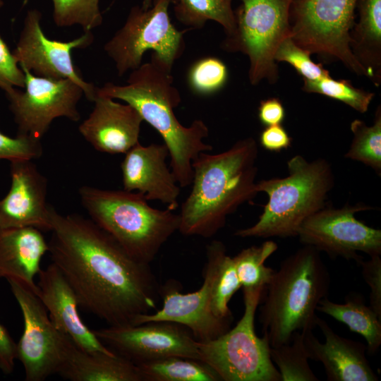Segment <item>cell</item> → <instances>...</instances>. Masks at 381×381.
Listing matches in <instances>:
<instances>
[{
	"label": "cell",
	"mask_w": 381,
	"mask_h": 381,
	"mask_svg": "<svg viewBox=\"0 0 381 381\" xmlns=\"http://www.w3.org/2000/svg\"><path fill=\"white\" fill-rule=\"evenodd\" d=\"M52 262L75 292L79 306L109 326L133 325L155 310L159 286L150 265L136 260L90 218L62 214L51 205Z\"/></svg>",
	"instance_id": "1"
},
{
	"label": "cell",
	"mask_w": 381,
	"mask_h": 381,
	"mask_svg": "<svg viewBox=\"0 0 381 381\" xmlns=\"http://www.w3.org/2000/svg\"><path fill=\"white\" fill-rule=\"evenodd\" d=\"M172 68L154 52L150 60L131 71L126 85L106 83L97 92L112 99H119L133 106L161 135L167 147L171 169L181 188L191 185L193 162L203 152L212 150L204 140L209 128L201 119L189 126L177 119L174 109L181 102L179 90L174 85Z\"/></svg>",
	"instance_id": "2"
},
{
	"label": "cell",
	"mask_w": 381,
	"mask_h": 381,
	"mask_svg": "<svg viewBox=\"0 0 381 381\" xmlns=\"http://www.w3.org/2000/svg\"><path fill=\"white\" fill-rule=\"evenodd\" d=\"M258 149L251 137L218 154L200 153L193 162L192 188L181 206L179 231L210 238L229 215L258 194Z\"/></svg>",
	"instance_id": "3"
},
{
	"label": "cell",
	"mask_w": 381,
	"mask_h": 381,
	"mask_svg": "<svg viewBox=\"0 0 381 381\" xmlns=\"http://www.w3.org/2000/svg\"><path fill=\"white\" fill-rule=\"evenodd\" d=\"M329 286V273L315 248L305 245L282 262L260 302L259 320L271 347L316 327L317 307Z\"/></svg>",
	"instance_id": "4"
},
{
	"label": "cell",
	"mask_w": 381,
	"mask_h": 381,
	"mask_svg": "<svg viewBox=\"0 0 381 381\" xmlns=\"http://www.w3.org/2000/svg\"><path fill=\"white\" fill-rule=\"evenodd\" d=\"M78 194L90 219L140 262L150 265L179 231V214L151 207L140 193L83 186Z\"/></svg>",
	"instance_id": "5"
},
{
	"label": "cell",
	"mask_w": 381,
	"mask_h": 381,
	"mask_svg": "<svg viewBox=\"0 0 381 381\" xmlns=\"http://www.w3.org/2000/svg\"><path fill=\"white\" fill-rule=\"evenodd\" d=\"M289 175L256 182V190L267 195L268 201L258 222L237 230L241 238L297 236L301 224L325 207L334 183L330 164L324 159L309 162L300 155L287 162Z\"/></svg>",
	"instance_id": "6"
},
{
	"label": "cell",
	"mask_w": 381,
	"mask_h": 381,
	"mask_svg": "<svg viewBox=\"0 0 381 381\" xmlns=\"http://www.w3.org/2000/svg\"><path fill=\"white\" fill-rule=\"evenodd\" d=\"M244 312L236 325L214 339L198 341L200 360L223 381H281L268 337L257 336L255 316L265 288L243 289Z\"/></svg>",
	"instance_id": "7"
},
{
	"label": "cell",
	"mask_w": 381,
	"mask_h": 381,
	"mask_svg": "<svg viewBox=\"0 0 381 381\" xmlns=\"http://www.w3.org/2000/svg\"><path fill=\"white\" fill-rule=\"evenodd\" d=\"M240 1V6L234 11L235 29L226 35L221 47L226 52H240L248 58L251 85L265 80L275 83L279 73L274 54L282 42L291 37L293 0Z\"/></svg>",
	"instance_id": "8"
},
{
	"label": "cell",
	"mask_w": 381,
	"mask_h": 381,
	"mask_svg": "<svg viewBox=\"0 0 381 381\" xmlns=\"http://www.w3.org/2000/svg\"><path fill=\"white\" fill-rule=\"evenodd\" d=\"M171 0H152L147 9L133 7L123 25L104 46L119 76L138 68L148 50L170 67L186 49L184 34L172 24L169 14Z\"/></svg>",
	"instance_id": "9"
},
{
	"label": "cell",
	"mask_w": 381,
	"mask_h": 381,
	"mask_svg": "<svg viewBox=\"0 0 381 381\" xmlns=\"http://www.w3.org/2000/svg\"><path fill=\"white\" fill-rule=\"evenodd\" d=\"M358 1L293 0L291 37L310 54L333 58L354 73L368 77L350 48Z\"/></svg>",
	"instance_id": "10"
},
{
	"label": "cell",
	"mask_w": 381,
	"mask_h": 381,
	"mask_svg": "<svg viewBox=\"0 0 381 381\" xmlns=\"http://www.w3.org/2000/svg\"><path fill=\"white\" fill-rule=\"evenodd\" d=\"M21 69L25 74L24 90L13 87L5 92L17 134L40 140L56 118L80 120L78 104L84 91L78 83L70 79L36 76Z\"/></svg>",
	"instance_id": "11"
},
{
	"label": "cell",
	"mask_w": 381,
	"mask_h": 381,
	"mask_svg": "<svg viewBox=\"0 0 381 381\" xmlns=\"http://www.w3.org/2000/svg\"><path fill=\"white\" fill-rule=\"evenodd\" d=\"M7 281L23 318V332L16 343L17 359L26 381L44 380L58 373L68 336L54 325L34 291L18 280Z\"/></svg>",
	"instance_id": "12"
},
{
	"label": "cell",
	"mask_w": 381,
	"mask_h": 381,
	"mask_svg": "<svg viewBox=\"0 0 381 381\" xmlns=\"http://www.w3.org/2000/svg\"><path fill=\"white\" fill-rule=\"evenodd\" d=\"M372 207L363 204L346 205L341 208L325 207L308 217L300 226L297 236L306 246L323 251L331 258L363 259L358 253L381 255V231L358 220L355 214Z\"/></svg>",
	"instance_id": "13"
},
{
	"label": "cell",
	"mask_w": 381,
	"mask_h": 381,
	"mask_svg": "<svg viewBox=\"0 0 381 381\" xmlns=\"http://www.w3.org/2000/svg\"><path fill=\"white\" fill-rule=\"evenodd\" d=\"M42 15L36 9L28 11L13 54L21 68L36 76L52 79H70L83 90L84 95L93 102L97 89L86 82L75 66L72 51L89 47L94 40L91 31L68 42L49 39L44 33L40 20Z\"/></svg>",
	"instance_id": "14"
},
{
	"label": "cell",
	"mask_w": 381,
	"mask_h": 381,
	"mask_svg": "<svg viewBox=\"0 0 381 381\" xmlns=\"http://www.w3.org/2000/svg\"><path fill=\"white\" fill-rule=\"evenodd\" d=\"M93 331L110 350L135 365L169 356L200 360L198 341L188 329L177 323L150 322Z\"/></svg>",
	"instance_id": "15"
},
{
	"label": "cell",
	"mask_w": 381,
	"mask_h": 381,
	"mask_svg": "<svg viewBox=\"0 0 381 381\" xmlns=\"http://www.w3.org/2000/svg\"><path fill=\"white\" fill-rule=\"evenodd\" d=\"M11 186L0 200V227H32L50 231L48 181L32 159L10 162Z\"/></svg>",
	"instance_id": "16"
},
{
	"label": "cell",
	"mask_w": 381,
	"mask_h": 381,
	"mask_svg": "<svg viewBox=\"0 0 381 381\" xmlns=\"http://www.w3.org/2000/svg\"><path fill=\"white\" fill-rule=\"evenodd\" d=\"M159 294L162 308L138 315L133 325L158 321L177 323L188 329L200 342L214 339L230 329L233 320L219 318L212 311L210 286L205 277L201 287L194 292L183 294L176 282H169L159 289Z\"/></svg>",
	"instance_id": "17"
},
{
	"label": "cell",
	"mask_w": 381,
	"mask_h": 381,
	"mask_svg": "<svg viewBox=\"0 0 381 381\" xmlns=\"http://www.w3.org/2000/svg\"><path fill=\"white\" fill-rule=\"evenodd\" d=\"M166 145L137 143L125 153L121 164L123 190L138 192L149 200H158L175 211L181 193L174 174L166 163Z\"/></svg>",
	"instance_id": "18"
},
{
	"label": "cell",
	"mask_w": 381,
	"mask_h": 381,
	"mask_svg": "<svg viewBox=\"0 0 381 381\" xmlns=\"http://www.w3.org/2000/svg\"><path fill=\"white\" fill-rule=\"evenodd\" d=\"M94 107L79 126L81 135L96 150L125 154L139 143L143 120L129 104H121L97 92Z\"/></svg>",
	"instance_id": "19"
},
{
	"label": "cell",
	"mask_w": 381,
	"mask_h": 381,
	"mask_svg": "<svg viewBox=\"0 0 381 381\" xmlns=\"http://www.w3.org/2000/svg\"><path fill=\"white\" fill-rule=\"evenodd\" d=\"M37 276L38 297L54 325L84 351L116 354L83 322L75 292L59 269L52 262Z\"/></svg>",
	"instance_id": "20"
},
{
	"label": "cell",
	"mask_w": 381,
	"mask_h": 381,
	"mask_svg": "<svg viewBox=\"0 0 381 381\" xmlns=\"http://www.w3.org/2000/svg\"><path fill=\"white\" fill-rule=\"evenodd\" d=\"M316 326L325 337L320 342L313 330L303 331L309 359L320 362L329 381H377V375L366 357V346L337 334L318 318Z\"/></svg>",
	"instance_id": "21"
},
{
	"label": "cell",
	"mask_w": 381,
	"mask_h": 381,
	"mask_svg": "<svg viewBox=\"0 0 381 381\" xmlns=\"http://www.w3.org/2000/svg\"><path fill=\"white\" fill-rule=\"evenodd\" d=\"M48 250V242L39 229L0 227V279L18 280L38 296L35 277Z\"/></svg>",
	"instance_id": "22"
},
{
	"label": "cell",
	"mask_w": 381,
	"mask_h": 381,
	"mask_svg": "<svg viewBox=\"0 0 381 381\" xmlns=\"http://www.w3.org/2000/svg\"><path fill=\"white\" fill-rule=\"evenodd\" d=\"M57 374L71 381H143L133 363L117 354L84 351L69 337Z\"/></svg>",
	"instance_id": "23"
},
{
	"label": "cell",
	"mask_w": 381,
	"mask_h": 381,
	"mask_svg": "<svg viewBox=\"0 0 381 381\" xmlns=\"http://www.w3.org/2000/svg\"><path fill=\"white\" fill-rule=\"evenodd\" d=\"M358 18L350 32V48L367 72L368 78L379 86L381 83V0H358Z\"/></svg>",
	"instance_id": "24"
},
{
	"label": "cell",
	"mask_w": 381,
	"mask_h": 381,
	"mask_svg": "<svg viewBox=\"0 0 381 381\" xmlns=\"http://www.w3.org/2000/svg\"><path fill=\"white\" fill-rule=\"evenodd\" d=\"M206 257L203 277L209 282L212 311L219 318L233 320L228 304L241 288L233 258L224 243L217 240L207 246Z\"/></svg>",
	"instance_id": "25"
},
{
	"label": "cell",
	"mask_w": 381,
	"mask_h": 381,
	"mask_svg": "<svg viewBox=\"0 0 381 381\" xmlns=\"http://www.w3.org/2000/svg\"><path fill=\"white\" fill-rule=\"evenodd\" d=\"M317 310L346 325L349 330L362 336L366 341L368 353H375L381 345V318L365 305L360 294H349L345 302L338 303L327 297L322 299Z\"/></svg>",
	"instance_id": "26"
},
{
	"label": "cell",
	"mask_w": 381,
	"mask_h": 381,
	"mask_svg": "<svg viewBox=\"0 0 381 381\" xmlns=\"http://www.w3.org/2000/svg\"><path fill=\"white\" fill-rule=\"evenodd\" d=\"M143 381H222L205 362L169 356L136 365Z\"/></svg>",
	"instance_id": "27"
},
{
	"label": "cell",
	"mask_w": 381,
	"mask_h": 381,
	"mask_svg": "<svg viewBox=\"0 0 381 381\" xmlns=\"http://www.w3.org/2000/svg\"><path fill=\"white\" fill-rule=\"evenodd\" d=\"M233 0H171L176 18L188 29H201L209 20L219 24L226 35L236 25Z\"/></svg>",
	"instance_id": "28"
},
{
	"label": "cell",
	"mask_w": 381,
	"mask_h": 381,
	"mask_svg": "<svg viewBox=\"0 0 381 381\" xmlns=\"http://www.w3.org/2000/svg\"><path fill=\"white\" fill-rule=\"evenodd\" d=\"M277 248L275 242L267 241L260 246L244 248L232 258L241 288L266 289L275 270L265 262Z\"/></svg>",
	"instance_id": "29"
},
{
	"label": "cell",
	"mask_w": 381,
	"mask_h": 381,
	"mask_svg": "<svg viewBox=\"0 0 381 381\" xmlns=\"http://www.w3.org/2000/svg\"><path fill=\"white\" fill-rule=\"evenodd\" d=\"M353 139L344 157L363 163L381 174V108L377 107L374 123L368 126L360 119L351 123Z\"/></svg>",
	"instance_id": "30"
},
{
	"label": "cell",
	"mask_w": 381,
	"mask_h": 381,
	"mask_svg": "<svg viewBox=\"0 0 381 381\" xmlns=\"http://www.w3.org/2000/svg\"><path fill=\"white\" fill-rule=\"evenodd\" d=\"M270 357L277 366L281 381H318L308 363L303 332H297L290 342L270 346Z\"/></svg>",
	"instance_id": "31"
},
{
	"label": "cell",
	"mask_w": 381,
	"mask_h": 381,
	"mask_svg": "<svg viewBox=\"0 0 381 381\" xmlns=\"http://www.w3.org/2000/svg\"><path fill=\"white\" fill-rule=\"evenodd\" d=\"M302 89L340 101L360 113L368 110L375 96L373 92L354 87L349 80H335L331 76L317 80H303Z\"/></svg>",
	"instance_id": "32"
},
{
	"label": "cell",
	"mask_w": 381,
	"mask_h": 381,
	"mask_svg": "<svg viewBox=\"0 0 381 381\" xmlns=\"http://www.w3.org/2000/svg\"><path fill=\"white\" fill-rule=\"evenodd\" d=\"M53 20L58 27L80 25L84 32L100 26L99 0H52Z\"/></svg>",
	"instance_id": "33"
},
{
	"label": "cell",
	"mask_w": 381,
	"mask_h": 381,
	"mask_svg": "<svg viewBox=\"0 0 381 381\" xmlns=\"http://www.w3.org/2000/svg\"><path fill=\"white\" fill-rule=\"evenodd\" d=\"M228 70L224 62L208 56L195 61L188 74L190 88L196 94L208 95L221 90L226 83Z\"/></svg>",
	"instance_id": "34"
},
{
	"label": "cell",
	"mask_w": 381,
	"mask_h": 381,
	"mask_svg": "<svg viewBox=\"0 0 381 381\" xmlns=\"http://www.w3.org/2000/svg\"><path fill=\"white\" fill-rule=\"evenodd\" d=\"M310 54L298 46L288 37L278 47L274 60L277 62L289 64L303 80H317L331 76L328 70L321 64L315 63L310 58Z\"/></svg>",
	"instance_id": "35"
},
{
	"label": "cell",
	"mask_w": 381,
	"mask_h": 381,
	"mask_svg": "<svg viewBox=\"0 0 381 381\" xmlns=\"http://www.w3.org/2000/svg\"><path fill=\"white\" fill-rule=\"evenodd\" d=\"M43 153L40 139L17 134L10 137L0 131V160L35 159Z\"/></svg>",
	"instance_id": "36"
},
{
	"label": "cell",
	"mask_w": 381,
	"mask_h": 381,
	"mask_svg": "<svg viewBox=\"0 0 381 381\" xmlns=\"http://www.w3.org/2000/svg\"><path fill=\"white\" fill-rule=\"evenodd\" d=\"M3 4L0 0V8ZM24 85V72L0 36V89L6 92L13 87L23 88Z\"/></svg>",
	"instance_id": "37"
},
{
	"label": "cell",
	"mask_w": 381,
	"mask_h": 381,
	"mask_svg": "<svg viewBox=\"0 0 381 381\" xmlns=\"http://www.w3.org/2000/svg\"><path fill=\"white\" fill-rule=\"evenodd\" d=\"M361 274L370 287V308L381 318V258L380 255L370 256L368 260H361L358 262Z\"/></svg>",
	"instance_id": "38"
},
{
	"label": "cell",
	"mask_w": 381,
	"mask_h": 381,
	"mask_svg": "<svg viewBox=\"0 0 381 381\" xmlns=\"http://www.w3.org/2000/svg\"><path fill=\"white\" fill-rule=\"evenodd\" d=\"M259 141L264 149L279 152L291 146L292 138L284 126L279 124L265 126L260 133Z\"/></svg>",
	"instance_id": "39"
},
{
	"label": "cell",
	"mask_w": 381,
	"mask_h": 381,
	"mask_svg": "<svg viewBox=\"0 0 381 381\" xmlns=\"http://www.w3.org/2000/svg\"><path fill=\"white\" fill-rule=\"evenodd\" d=\"M258 116L265 126L282 124L285 118V109L279 98L270 97L260 102Z\"/></svg>",
	"instance_id": "40"
},
{
	"label": "cell",
	"mask_w": 381,
	"mask_h": 381,
	"mask_svg": "<svg viewBox=\"0 0 381 381\" xmlns=\"http://www.w3.org/2000/svg\"><path fill=\"white\" fill-rule=\"evenodd\" d=\"M17 359L16 343L7 329L0 323V370L4 374H11Z\"/></svg>",
	"instance_id": "41"
},
{
	"label": "cell",
	"mask_w": 381,
	"mask_h": 381,
	"mask_svg": "<svg viewBox=\"0 0 381 381\" xmlns=\"http://www.w3.org/2000/svg\"><path fill=\"white\" fill-rule=\"evenodd\" d=\"M152 0H143L141 7L143 9H147L152 6Z\"/></svg>",
	"instance_id": "42"
}]
</instances>
